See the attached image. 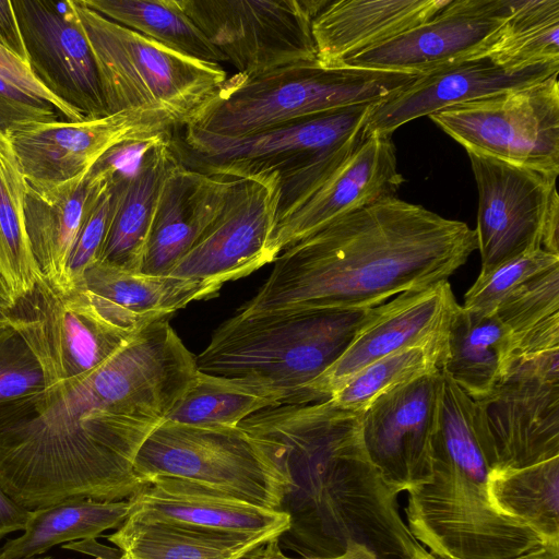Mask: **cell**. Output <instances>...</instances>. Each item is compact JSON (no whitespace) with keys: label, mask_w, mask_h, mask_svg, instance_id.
<instances>
[{"label":"cell","mask_w":559,"mask_h":559,"mask_svg":"<svg viewBox=\"0 0 559 559\" xmlns=\"http://www.w3.org/2000/svg\"><path fill=\"white\" fill-rule=\"evenodd\" d=\"M143 328L91 372L0 409V488L33 511L67 500H126L146 438L193 381L195 357L169 323Z\"/></svg>","instance_id":"cell-1"},{"label":"cell","mask_w":559,"mask_h":559,"mask_svg":"<svg viewBox=\"0 0 559 559\" xmlns=\"http://www.w3.org/2000/svg\"><path fill=\"white\" fill-rule=\"evenodd\" d=\"M361 413L328 399L270 406L238 426L283 480L280 511L289 526L278 542L301 558L337 557L353 544L377 559L428 554L367 454Z\"/></svg>","instance_id":"cell-2"},{"label":"cell","mask_w":559,"mask_h":559,"mask_svg":"<svg viewBox=\"0 0 559 559\" xmlns=\"http://www.w3.org/2000/svg\"><path fill=\"white\" fill-rule=\"evenodd\" d=\"M477 249L475 229L396 197L287 247L237 313L371 308L448 281Z\"/></svg>","instance_id":"cell-3"},{"label":"cell","mask_w":559,"mask_h":559,"mask_svg":"<svg viewBox=\"0 0 559 559\" xmlns=\"http://www.w3.org/2000/svg\"><path fill=\"white\" fill-rule=\"evenodd\" d=\"M488 437L477 402L441 374L432 476L407 490L415 539L437 559H511L545 544L490 501Z\"/></svg>","instance_id":"cell-4"},{"label":"cell","mask_w":559,"mask_h":559,"mask_svg":"<svg viewBox=\"0 0 559 559\" xmlns=\"http://www.w3.org/2000/svg\"><path fill=\"white\" fill-rule=\"evenodd\" d=\"M376 307L235 313L195 357L198 370L301 405L309 384L346 350Z\"/></svg>","instance_id":"cell-5"},{"label":"cell","mask_w":559,"mask_h":559,"mask_svg":"<svg viewBox=\"0 0 559 559\" xmlns=\"http://www.w3.org/2000/svg\"><path fill=\"white\" fill-rule=\"evenodd\" d=\"M374 105L352 106L243 136L211 134L185 126L174 146L194 170L228 178L277 174V217L331 175L367 135Z\"/></svg>","instance_id":"cell-6"},{"label":"cell","mask_w":559,"mask_h":559,"mask_svg":"<svg viewBox=\"0 0 559 559\" xmlns=\"http://www.w3.org/2000/svg\"><path fill=\"white\" fill-rule=\"evenodd\" d=\"M418 74L322 67L318 61L227 79L188 124L201 131L243 136L338 109L377 105Z\"/></svg>","instance_id":"cell-7"},{"label":"cell","mask_w":559,"mask_h":559,"mask_svg":"<svg viewBox=\"0 0 559 559\" xmlns=\"http://www.w3.org/2000/svg\"><path fill=\"white\" fill-rule=\"evenodd\" d=\"M88 38L107 115L148 109L188 126L227 80L219 63L199 60L103 16L74 0Z\"/></svg>","instance_id":"cell-8"},{"label":"cell","mask_w":559,"mask_h":559,"mask_svg":"<svg viewBox=\"0 0 559 559\" xmlns=\"http://www.w3.org/2000/svg\"><path fill=\"white\" fill-rule=\"evenodd\" d=\"M10 314L39 358L49 386L96 369L150 324L81 286L56 288L43 278Z\"/></svg>","instance_id":"cell-9"},{"label":"cell","mask_w":559,"mask_h":559,"mask_svg":"<svg viewBox=\"0 0 559 559\" xmlns=\"http://www.w3.org/2000/svg\"><path fill=\"white\" fill-rule=\"evenodd\" d=\"M134 472L187 479L253 504L280 510L284 485L276 469L238 428L162 423L141 445Z\"/></svg>","instance_id":"cell-10"},{"label":"cell","mask_w":559,"mask_h":559,"mask_svg":"<svg viewBox=\"0 0 559 559\" xmlns=\"http://www.w3.org/2000/svg\"><path fill=\"white\" fill-rule=\"evenodd\" d=\"M429 118L466 152L559 174L558 74L442 109Z\"/></svg>","instance_id":"cell-11"},{"label":"cell","mask_w":559,"mask_h":559,"mask_svg":"<svg viewBox=\"0 0 559 559\" xmlns=\"http://www.w3.org/2000/svg\"><path fill=\"white\" fill-rule=\"evenodd\" d=\"M326 0H178L238 73L318 61L312 20Z\"/></svg>","instance_id":"cell-12"},{"label":"cell","mask_w":559,"mask_h":559,"mask_svg":"<svg viewBox=\"0 0 559 559\" xmlns=\"http://www.w3.org/2000/svg\"><path fill=\"white\" fill-rule=\"evenodd\" d=\"M475 401L489 438L490 471L559 456V349L515 359L508 374Z\"/></svg>","instance_id":"cell-13"},{"label":"cell","mask_w":559,"mask_h":559,"mask_svg":"<svg viewBox=\"0 0 559 559\" xmlns=\"http://www.w3.org/2000/svg\"><path fill=\"white\" fill-rule=\"evenodd\" d=\"M478 190L477 249L487 274L516 257L542 248L558 175L467 152Z\"/></svg>","instance_id":"cell-14"},{"label":"cell","mask_w":559,"mask_h":559,"mask_svg":"<svg viewBox=\"0 0 559 559\" xmlns=\"http://www.w3.org/2000/svg\"><path fill=\"white\" fill-rule=\"evenodd\" d=\"M280 198V176L238 178L227 201L168 275L201 282L217 292L274 262L269 249Z\"/></svg>","instance_id":"cell-15"},{"label":"cell","mask_w":559,"mask_h":559,"mask_svg":"<svg viewBox=\"0 0 559 559\" xmlns=\"http://www.w3.org/2000/svg\"><path fill=\"white\" fill-rule=\"evenodd\" d=\"M12 5L27 62L40 83L85 119L107 116L74 0H13Z\"/></svg>","instance_id":"cell-16"},{"label":"cell","mask_w":559,"mask_h":559,"mask_svg":"<svg viewBox=\"0 0 559 559\" xmlns=\"http://www.w3.org/2000/svg\"><path fill=\"white\" fill-rule=\"evenodd\" d=\"M175 128V121L164 112L130 109L80 121L35 123L14 130L8 138L26 181L50 186L88 171L108 150L123 141Z\"/></svg>","instance_id":"cell-17"},{"label":"cell","mask_w":559,"mask_h":559,"mask_svg":"<svg viewBox=\"0 0 559 559\" xmlns=\"http://www.w3.org/2000/svg\"><path fill=\"white\" fill-rule=\"evenodd\" d=\"M441 371L399 385L373 400L361 413L367 454L397 495L432 476V436Z\"/></svg>","instance_id":"cell-18"},{"label":"cell","mask_w":559,"mask_h":559,"mask_svg":"<svg viewBox=\"0 0 559 559\" xmlns=\"http://www.w3.org/2000/svg\"><path fill=\"white\" fill-rule=\"evenodd\" d=\"M457 302L448 281L405 292L377 306L342 356L309 384L302 404L321 402L366 366L412 347H432L445 353L451 317Z\"/></svg>","instance_id":"cell-19"},{"label":"cell","mask_w":559,"mask_h":559,"mask_svg":"<svg viewBox=\"0 0 559 559\" xmlns=\"http://www.w3.org/2000/svg\"><path fill=\"white\" fill-rule=\"evenodd\" d=\"M511 4L512 0H450L427 21L340 66L419 74L480 55L510 15Z\"/></svg>","instance_id":"cell-20"},{"label":"cell","mask_w":559,"mask_h":559,"mask_svg":"<svg viewBox=\"0 0 559 559\" xmlns=\"http://www.w3.org/2000/svg\"><path fill=\"white\" fill-rule=\"evenodd\" d=\"M403 182L391 135L367 133L309 195L276 218L269 241L272 258L340 217L395 197Z\"/></svg>","instance_id":"cell-21"},{"label":"cell","mask_w":559,"mask_h":559,"mask_svg":"<svg viewBox=\"0 0 559 559\" xmlns=\"http://www.w3.org/2000/svg\"><path fill=\"white\" fill-rule=\"evenodd\" d=\"M559 62L510 69L474 55L419 73L408 85L374 105L367 133L390 134L419 117L448 107L523 88L558 74Z\"/></svg>","instance_id":"cell-22"},{"label":"cell","mask_w":559,"mask_h":559,"mask_svg":"<svg viewBox=\"0 0 559 559\" xmlns=\"http://www.w3.org/2000/svg\"><path fill=\"white\" fill-rule=\"evenodd\" d=\"M128 519L164 521L252 535L280 537L288 530V515L263 508L202 484L156 477L129 499Z\"/></svg>","instance_id":"cell-23"},{"label":"cell","mask_w":559,"mask_h":559,"mask_svg":"<svg viewBox=\"0 0 559 559\" xmlns=\"http://www.w3.org/2000/svg\"><path fill=\"white\" fill-rule=\"evenodd\" d=\"M237 179L177 163L160 189L141 273L168 275L222 212Z\"/></svg>","instance_id":"cell-24"},{"label":"cell","mask_w":559,"mask_h":559,"mask_svg":"<svg viewBox=\"0 0 559 559\" xmlns=\"http://www.w3.org/2000/svg\"><path fill=\"white\" fill-rule=\"evenodd\" d=\"M450 0H326L312 20L317 59L322 67L384 43L427 21Z\"/></svg>","instance_id":"cell-25"},{"label":"cell","mask_w":559,"mask_h":559,"mask_svg":"<svg viewBox=\"0 0 559 559\" xmlns=\"http://www.w3.org/2000/svg\"><path fill=\"white\" fill-rule=\"evenodd\" d=\"M107 186L91 170L57 185L27 182L24 205L26 234L41 278L51 286H62L80 228Z\"/></svg>","instance_id":"cell-26"},{"label":"cell","mask_w":559,"mask_h":559,"mask_svg":"<svg viewBox=\"0 0 559 559\" xmlns=\"http://www.w3.org/2000/svg\"><path fill=\"white\" fill-rule=\"evenodd\" d=\"M514 360L513 336L495 313L457 305L449 324L441 372L478 400L508 374Z\"/></svg>","instance_id":"cell-27"},{"label":"cell","mask_w":559,"mask_h":559,"mask_svg":"<svg viewBox=\"0 0 559 559\" xmlns=\"http://www.w3.org/2000/svg\"><path fill=\"white\" fill-rule=\"evenodd\" d=\"M179 162L170 135L147 153L133 178L114 183L118 188L116 207L97 262L141 272L162 186Z\"/></svg>","instance_id":"cell-28"},{"label":"cell","mask_w":559,"mask_h":559,"mask_svg":"<svg viewBox=\"0 0 559 559\" xmlns=\"http://www.w3.org/2000/svg\"><path fill=\"white\" fill-rule=\"evenodd\" d=\"M107 539L120 550L117 559H245L273 538L127 518Z\"/></svg>","instance_id":"cell-29"},{"label":"cell","mask_w":559,"mask_h":559,"mask_svg":"<svg viewBox=\"0 0 559 559\" xmlns=\"http://www.w3.org/2000/svg\"><path fill=\"white\" fill-rule=\"evenodd\" d=\"M76 286L145 323L169 317L192 301L210 299L218 293L201 282L147 275L102 262L92 264Z\"/></svg>","instance_id":"cell-30"},{"label":"cell","mask_w":559,"mask_h":559,"mask_svg":"<svg viewBox=\"0 0 559 559\" xmlns=\"http://www.w3.org/2000/svg\"><path fill=\"white\" fill-rule=\"evenodd\" d=\"M129 512L128 499H74L33 510L22 534L0 548V559H33L63 543L93 540L118 528Z\"/></svg>","instance_id":"cell-31"},{"label":"cell","mask_w":559,"mask_h":559,"mask_svg":"<svg viewBox=\"0 0 559 559\" xmlns=\"http://www.w3.org/2000/svg\"><path fill=\"white\" fill-rule=\"evenodd\" d=\"M488 492L493 507L559 545V456L521 468L490 471Z\"/></svg>","instance_id":"cell-32"},{"label":"cell","mask_w":559,"mask_h":559,"mask_svg":"<svg viewBox=\"0 0 559 559\" xmlns=\"http://www.w3.org/2000/svg\"><path fill=\"white\" fill-rule=\"evenodd\" d=\"M27 181L8 135L0 132V277L14 304L41 278L25 228Z\"/></svg>","instance_id":"cell-33"},{"label":"cell","mask_w":559,"mask_h":559,"mask_svg":"<svg viewBox=\"0 0 559 559\" xmlns=\"http://www.w3.org/2000/svg\"><path fill=\"white\" fill-rule=\"evenodd\" d=\"M90 9L186 56L221 62L226 58L185 13L178 0H82Z\"/></svg>","instance_id":"cell-34"},{"label":"cell","mask_w":559,"mask_h":559,"mask_svg":"<svg viewBox=\"0 0 559 559\" xmlns=\"http://www.w3.org/2000/svg\"><path fill=\"white\" fill-rule=\"evenodd\" d=\"M493 313L513 336L515 359L559 349V265L520 285Z\"/></svg>","instance_id":"cell-35"},{"label":"cell","mask_w":559,"mask_h":559,"mask_svg":"<svg viewBox=\"0 0 559 559\" xmlns=\"http://www.w3.org/2000/svg\"><path fill=\"white\" fill-rule=\"evenodd\" d=\"M480 55L510 69L559 62V0H512L510 15Z\"/></svg>","instance_id":"cell-36"},{"label":"cell","mask_w":559,"mask_h":559,"mask_svg":"<svg viewBox=\"0 0 559 559\" xmlns=\"http://www.w3.org/2000/svg\"><path fill=\"white\" fill-rule=\"evenodd\" d=\"M276 405V401L269 395L198 370L165 421L236 428L253 413Z\"/></svg>","instance_id":"cell-37"},{"label":"cell","mask_w":559,"mask_h":559,"mask_svg":"<svg viewBox=\"0 0 559 559\" xmlns=\"http://www.w3.org/2000/svg\"><path fill=\"white\" fill-rule=\"evenodd\" d=\"M443 357L442 350L432 347H412L390 354L354 374L330 400L345 409L362 412L379 395L441 371Z\"/></svg>","instance_id":"cell-38"},{"label":"cell","mask_w":559,"mask_h":559,"mask_svg":"<svg viewBox=\"0 0 559 559\" xmlns=\"http://www.w3.org/2000/svg\"><path fill=\"white\" fill-rule=\"evenodd\" d=\"M46 371L21 330L10 319L0 325V409L49 388Z\"/></svg>","instance_id":"cell-39"},{"label":"cell","mask_w":559,"mask_h":559,"mask_svg":"<svg viewBox=\"0 0 559 559\" xmlns=\"http://www.w3.org/2000/svg\"><path fill=\"white\" fill-rule=\"evenodd\" d=\"M558 265L559 255L544 249L516 257L487 274H479L466 292L463 307L491 314L520 285Z\"/></svg>","instance_id":"cell-40"},{"label":"cell","mask_w":559,"mask_h":559,"mask_svg":"<svg viewBox=\"0 0 559 559\" xmlns=\"http://www.w3.org/2000/svg\"><path fill=\"white\" fill-rule=\"evenodd\" d=\"M118 188L108 185L90 209L73 245L60 288L76 286L85 271L98 261L117 202Z\"/></svg>","instance_id":"cell-41"},{"label":"cell","mask_w":559,"mask_h":559,"mask_svg":"<svg viewBox=\"0 0 559 559\" xmlns=\"http://www.w3.org/2000/svg\"><path fill=\"white\" fill-rule=\"evenodd\" d=\"M173 131L123 141L108 150L90 169L108 185L127 182L142 167L147 153Z\"/></svg>","instance_id":"cell-42"},{"label":"cell","mask_w":559,"mask_h":559,"mask_svg":"<svg viewBox=\"0 0 559 559\" xmlns=\"http://www.w3.org/2000/svg\"><path fill=\"white\" fill-rule=\"evenodd\" d=\"M57 110L49 103L34 97L0 78V132L9 135L14 130L35 123L57 120Z\"/></svg>","instance_id":"cell-43"},{"label":"cell","mask_w":559,"mask_h":559,"mask_svg":"<svg viewBox=\"0 0 559 559\" xmlns=\"http://www.w3.org/2000/svg\"><path fill=\"white\" fill-rule=\"evenodd\" d=\"M0 78L31 94L40 98L64 116L69 121L85 119L82 115L55 97L37 79L27 61H24L15 53L0 44Z\"/></svg>","instance_id":"cell-44"},{"label":"cell","mask_w":559,"mask_h":559,"mask_svg":"<svg viewBox=\"0 0 559 559\" xmlns=\"http://www.w3.org/2000/svg\"><path fill=\"white\" fill-rule=\"evenodd\" d=\"M0 44L27 61L12 0H0Z\"/></svg>","instance_id":"cell-45"},{"label":"cell","mask_w":559,"mask_h":559,"mask_svg":"<svg viewBox=\"0 0 559 559\" xmlns=\"http://www.w3.org/2000/svg\"><path fill=\"white\" fill-rule=\"evenodd\" d=\"M245 559H377L366 547L353 544L343 555L332 558H294L285 555L280 546L278 537L255 548Z\"/></svg>","instance_id":"cell-46"},{"label":"cell","mask_w":559,"mask_h":559,"mask_svg":"<svg viewBox=\"0 0 559 559\" xmlns=\"http://www.w3.org/2000/svg\"><path fill=\"white\" fill-rule=\"evenodd\" d=\"M31 516V511L14 502L0 488V540L8 534L23 531Z\"/></svg>","instance_id":"cell-47"},{"label":"cell","mask_w":559,"mask_h":559,"mask_svg":"<svg viewBox=\"0 0 559 559\" xmlns=\"http://www.w3.org/2000/svg\"><path fill=\"white\" fill-rule=\"evenodd\" d=\"M511 559H559V545L544 544Z\"/></svg>","instance_id":"cell-48"},{"label":"cell","mask_w":559,"mask_h":559,"mask_svg":"<svg viewBox=\"0 0 559 559\" xmlns=\"http://www.w3.org/2000/svg\"><path fill=\"white\" fill-rule=\"evenodd\" d=\"M0 304L7 308H11L14 305V300L0 277Z\"/></svg>","instance_id":"cell-49"},{"label":"cell","mask_w":559,"mask_h":559,"mask_svg":"<svg viewBox=\"0 0 559 559\" xmlns=\"http://www.w3.org/2000/svg\"><path fill=\"white\" fill-rule=\"evenodd\" d=\"M10 319H11L10 308H7L0 304V325L9 322Z\"/></svg>","instance_id":"cell-50"},{"label":"cell","mask_w":559,"mask_h":559,"mask_svg":"<svg viewBox=\"0 0 559 559\" xmlns=\"http://www.w3.org/2000/svg\"><path fill=\"white\" fill-rule=\"evenodd\" d=\"M416 559H437V558H435L433 556H431L430 554H428V555H426V556H424V557H418V558H416Z\"/></svg>","instance_id":"cell-51"},{"label":"cell","mask_w":559,"mask_h":559,"mask_svg":"<svg viewBox=\"0 0 559 559\" xmlns=\"http://www.w3.org/2000/svg\"><path fill=\"white\" fill-rule=\"evenodd\" d=\"M33 559H56V558H52V557H36V558H33Z\"/></svg>","instance_id":"cell-52"}]
</instances>
